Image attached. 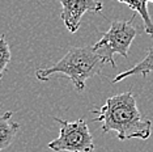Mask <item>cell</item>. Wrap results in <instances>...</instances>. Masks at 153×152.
<instances>
[{
	"instance_id": "277c9868",
	"label": "cell",
	"mask_w": 153,
	"mask_h": 152,
	"mask_svg": "<svg viewBox=\"0 0 153 152\" xmlns=\"http://www.w3.org/2000/svg\"><path fill=\"white\" fill-rule=\"evenodd\" d=\"M60 125V133L56 139L47 144L55 152H96L93 136L84 118L68 122L62 118H54Z\"/></svg>"
},
{
	"instance_id": "7a4b0ae2",
	"label": "cell",
	"mask_w": 153,
	"mask_h": 152,
	"mask_svg": "<svg viewBox=\"0 0 153 152\" xmlns=\"http://www.w3.org/2000/svg\"><path fill=\"white\" fill-rule=\"evenodd\" d=\"M103 64L102 58L93 46L74 47L54 66L37 70L36 76L38 80L47 81L55 74H63L74 83L76 91L82 92L86 80L100 75Z\"/></svg>"
},
{
	"instance_id": "3957f363",
	"label": "cell",
	"mask_w": 153,
	"mask_h": 152,
	"mask_svg": "<svg viewBox=\"0 0 153 152\" xmlns=\"http://www.w3.org/2000/svg\"><path fill=\"white\" fill-rule=\"evenodd\" d=\"M135 20V15H132V19L128 21H113L110 25V29L106 33L102 34L100 41L94 46V50L102 58L103 63H110L111 67H115L114 55L120 54L122 57L128 58V50L137 36L136 28L132 25Z\"/></svg>"
},
{
	"instance_id": "8992f818",
	"label": "cell",
	"mask_w": 153,
	"mask_h": 152,
	"mask_svg": "<svg viewBox=\"0 0 153 152\" xmlns=\"http://www.w3.org/2000/svg\"><path fill=\"white\" fill-rule=\"evenodd\" d=\"M13 112L0 110V152L7 150L15 140V136L20 129V125L12 121Z\"/></svg>"
},
{
	"instance_id": "5b68a950",
	"label": "cell",
	"mask_w": 153,
	"mask_h": 152,
	"mask_svg": "<svg viewBox=\"0 0 153 152\" xmlns=\"http://www.w3.org/2000/svg\"><path fill=\"white\" fill-rule=\"evenodd\" d=\"M59 3L62 4L60 19L69 33L77 32L86 12L98 13L103 9L102 3L98 0H59Z\"/></svg>"
},
{
	"instance_id": "8fae6325",
	"label": "cell",
	"mask_w": 153,
	"mask_h": 152,
	"mask_svg": "<svg viewBox=\"0 0 153 152\" xmlns=\"http://www.w3.org/2000/svg\"><path fill=\"white\" fill-rule=\"evenodd\" d=\"M151 1H153V0H151Z\"/></svg>"
},
{
	"instance_id": "6da1fadb",
	"label": "cell",
	"mask_w": 153,
	"mask_h": 152,
	"mask_svg": "<svg viewBox=\"0 0 153 152\" xmlns=\"http://www.w3.org/2000/svg\"><path fill=\"white\" fill-rule=\"evenodd\" d=\"M92 112L96 114L93 122H101L102 133L114 131L119 140L148 139L151 136L152 122L137 109L136 97L132 92L111 96L105 105Z\"/></svg>"
},
{
	"instance_id": "9c48e42d",
	"label": "cell",
	"mask_w": 153,
	"mask_h": 152,
	"mask_svg": "<svg viewBox=\"0 0 153 152\" xmlns=\"http://www.w3.org/2000/svg\"><path fill=\"white\" fill-rule=\"evenodd\" d=\"M12 58L11 47H9L8 42H7L4 34L0 37V79L3 77V74L7 70V66L9 64Z\"/></svg>"
},
{
	"instance_id": "30bf717a",
	"label": "cell",
	"mask_w": 153,
	"mask_h": 152,
	"mask_svg": "<svg viewBox=\"0 0 153 152\" xmlns=\"http://www.w3.org/2000/svg\"><path fill=\"white\" fill-rule=\"evenodd\" d=\"M144 1H147V3H148V1H151V0H144Z\"/></svg>"
},
{
	"instance_id": "ba28073f",
	"label": "cell",
	"mask_w": 153,
	"mask_h": 152,
	"mask_svg": "<svg viewBox=\"0 0 153 152\" xmlns=\"http://www.w3.org/2000/svg\"><path fill=\"white\" fill-rule=\"evenodd\" d=\"M118 1L122 3V4H126L128 8H131L137 15H140L145 33L153 37V21L151 20V16H149L147 1H144V0H118Z\"/></svg>"
},
{
	"instance_id": "52a82bcc",
	"label": "cell",
	"mask_w": 153,
	"mask_h": 152,
	"mask_svg": "<svg viewBox=\"0 0 153 152\" xmlns=\"http://www.w3.org/2000/svg\"><path fill=\"white\" fill-rule=\"evenodd\" d=\"M148 74H153V47L149 49L147 57H145L141 62H139L137 64H135L132 68H130V70L118 74L115 77L111 80V83L122 81L123 79L130 77V76H134V75H143V76H145Z\"/></svg>"
}]
</instances>
